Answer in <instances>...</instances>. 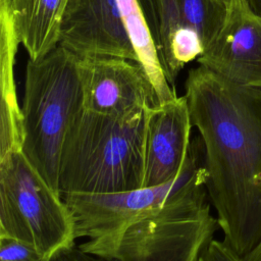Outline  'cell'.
<instances>
[{
	"label": "cell",
	"instance_id": "obj_7",
	"mask_svg": "<svg viewBox=\"0 0 261 261\" xmlns=\"http://www.w3.org/2000/svg\"><path fill=\"white\" fill-rule=\"evenodd\" d=\"M79 66L87 110L125 118L161 105L148 75L132 60L79 58Z\"/></svg>",
	"mask_w": 261,
	"mask_h": 261
},
{
	"label": "cell",
	"instance_id": "obj_6",
	"mask_svg": "<svg viewBox=\"0 0 261 261\" xmlns=\"http://www.w3.org/2000/svg\"><path fill=\"white\" fill-rule=\"evenodd\" d=\"M199 179L124 231L114 261H200L219 223Z\"/></svg>",
	"mask_w": 261,
	"mask_h": 261
},
{
	"label": "cell",
	"instance_id": "obj_11",
	"mask_svg": "<svg viewBox=\"0 0 261 261\" xmlns=\"http://www.w3.org/2000/svg\"><path fill=\"white\" fill-rule=\"evenodd\" d=\"M160 62L165 59L172 38L185 29L196 31L204 50L216 37L225 18L224 0H154Z\"/></svg>",
	"mask_w": 261,
	"mask_h": 261
},
{
	"label": "cell",
	"instance_id": "obj_10",
	"mask_svg": "<svg viewBox=\"0 0 261 261\" xmlns=\"http://www.w3.org/2000/svg\"><path fill=\"white\" fill-rule=\"evenodd\" d=\"M192 127L185 96L146 111L143 187L159 186L180 174L192 143Z\"/></svg>",
	"mask_w": 261,
	"mask_h": 261
},
{
	"label": "cell",
	"instance_id": "obj_9",
	"mask_svg": "<svg viewBox=\"0 0 261 261\" xmlns=\"http://www.w3.org/2000/svg\"><path fill=\"white\" fill-rule=\"evenodd\" d=\"M58 46L77 58L117 57L138 63L116 0H68Z\"/></svg>",
	"mask_w": 261,
	"mask_h": 261
},
{
	"label": "cell",
	"instance_id": "obj_8",
	"mask_svg": "<svg viewBox=\"0 0 261 261\" xmlns=\"http://www.w3.org/2000/svg\"><path fill=\"white\" fill-rule=\"evenodd\" d=\"M197 62L231 82L261 89V14L248 0L226 2L222 27Z\"/></svg>",
	"mask_w": 261,
	"mask_h": 261
},
{
	"label": "cell",
	"instance_id": "obj_5",
	"mask_svg": "<svg viewBox=\"0 0 261 261\" xmlns=\"http://www.w3.org/2000/svg\"><path fill=\"white\" fill-rule=\"evenodd\" d=\"M0 237L29 243L51 259L75 245L71 211L21 151L0 159Z\"/></svg>",
	"mask_w": 261,
	"mask_h": 261
},
{
	"label": "cell",
	"instance_id": "obj_20",
	"mask_svg": "<svg viewBox=\"0 0 261 261\" xmlns=\"http://www.w3.org/2000/svg\"><path fill=\"white\" fill-rule=\"evenodd\" d=\"M224 1H225V2H228V1H229V0H224Z\"/></svg>",
	"mask_w": 261,
	"mask_h": 261
},
{
	"label": "cell",
	"instance_id": "obj_17",
	"mask_svg": "<svg viewBox=\"0 0 261 261\" xmlns=\"http://www.w3.org/2000/svg\"><path fill=\"white\" fill-rule=\"evenodd\" d=\"M51 261H114L100 256H96L83 251L79 246L74 245L64 249L53 256Z\"/></svg>",
	"mask_w": 261,
	"mask_h": 261
},
{
	"label": "cell",
	"instance_id": "obj_2",
	"mask_svg": "<svg viewBox=\"0 0 261 261\" xmlns=\"http://www.w3.org/2000/svg\"><path fill=\"white\" fill-rule=\"evenodd\" d=\"M146 111L117 118L83 109L61 147L60 195L118 193L144 186Z\"/></svg>",
	"mask_w": 261,
	"mask_h": 261
},
{
	"label": "cell",
	"instance_id": "obj_19",
	"mask_svg": "<svg viewBox=\"0 0 261 261\" xmlns=\"http://www.w3.org/2000/svg\"><path fill=\"white\" fill-rule=\"evenodd\" d=\"M251 7L259 14H261V0H248Z\"/></svg>",
	"mask_w": 261,
	"mask_h": 261
},
{
	"label": "cell",
	"instance_id": "obj_3",
	"mask_svg": "<svg viewBox=\"0 0 261 261\" xmlns=\"http://www.w3.org/2000/svg\"><path fill=\"white\" fill-rule=\"evenodd\" d=\"M83 109L84 91L74 54L57 46L39 60H28L21 105V152L58 193L62 143L70 123Z\"/></svg>",
	"mask_w": 261,
	"mask_h": 261
},
{
	"label": "cell",
	"instance_id": "obj_14",
	"mask_svg": "<svg viewBox=\"0 0 261 261\" xmlns=\"http://www.w3.org/2000/svg\"><path fill=\"white\" fill-rule=\"evenodd\" d=\"M128 39L137 54L138 64L151 81L160 104L177 97L162 68L156 43L146 15L138 0H116Z\"/></svg>",
	"mask_w": 261,
	"mask_h": 261
},
{
	"label": "cell",
	"instance_id": "obj_13",
	"mask_svg": "<svg viewBox=\"0 0 261 261\" xmlns=\"http://www.w3.org/2000/svg\"><path fill=\"white\" fill-rule=\"evenodd\" d=\"M18 45V39L13 34H4L0 38V159L21 151L24 139L21 107L17 102L14 81Z\"/></svg>",
	"mask_w": 261,
	"mask_h": 261
},
{
	"label": "cell",
	"instance_id": "obj_12",
	"mask_svg": "<svg viewBox=\"0 0 261 261\" xmlns=\"http://www.w3.org/2000/svg\"><path fill=\"white\" fill-rule=\"evenodd\" d=\"M68 0H10L19 43L29 59L39 60L58 46Z\"/></svg>",
	"mask_w": 261,
	"mask_h": 261
},
{
	"label": "cell",
	"instance_id": "obj_16",
	"mask_svg": "<svg viewBox=\"0 0 261 261\" xmlns=\"http://www.w3.org/2000/svg\"><path fill=\"white\" fill-rule=\"evenodd\" d=\"M200 261H243L224 241L212 240L201 256Z\"/></svg>",
	"mask_w": 261,
	"mask_h": 261
},
{
	"label": "cell",
	"instance_id": "obj_1",
	"mask_svg": "<svg viewBox=\"0 0 261 261\" xmlns=\"http://www.w3.org/2000/svg\"><path fill=\"white\" fill-rule=\"evenodd\" d=\"M184 96L203 143L206 189L223 241L244 258L261 242V89L199 64Z\"/></svg>",
	"mask_w": 261,
	"mask_h": 261
},
{
	"label": "cell",
	"instance_id": "obj_15",
	"mask_svg": "<svg viewBox=\"0 0 261 261\" xmlns=\"http://www.w3.org/2000/svg\"><path fill=\"white\" fill-rule=\"evenodd\" d=\"M0 261H51V258L29 243L0 237Z\"/></svg>",
	"mask_w": 261,
	"mask_h": 261
},
{
	"label": "cell",
	"instance_id": "obj_18",
	"mask_svg": "<svg viewBox=\"0 0 261 261\" xmlns=\"http://www.w3.org/2000/svg\"><path fill=\"white\" fill-rule=\"evenodd\" d=\"M243 261H261V242L253 251L243 258Z\"/></svg>",
	"mask_w": 261,
	"mask_h": 261
},
{
	"label": "cell",
	"instance_id": "obj_4",
	"mask_svg": "<svg viewBox=\"0 0 261 261\" xmlns=\"http://www.w3.org/2000/svg\"><path fill=\"white\" fill-rule=\"evenodd\" d=\"M199 179L207 180L200 136L192 139L184 170L168 182L118 193H68L61 197L72 213L75 238L87 239L79 247L87 253L113 260L121 238L132 223L157 210Z\"/></svg>",
	"mask_w": 261,
	"mask_h": 261
}]
</instances>
